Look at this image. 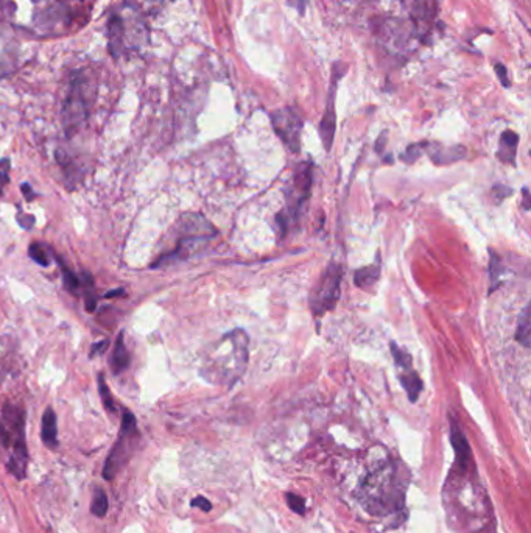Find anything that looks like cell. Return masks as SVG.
Segmentation results:
<instances>
[{
	"label": "cell",
	"instance_id": "d6986e66",
	"mask_svg": "<svg viewBox=\"0 0 531 533\" xmlns=\"http://www.w3.org/2000/svg\"><path fill=\"white\" fill-rule=\"evenodd\" d=\"M381 276V266L379 265H366L363 269H360L354 274V282L360 289H366L373 286L374 282Z\"/></svg>",
	"mask_w": 531,
	"mask_h": 533
},
{
	"label": "cell",
	"instance_id": "9a60e30c",
	"mask_svg": "<svg viewBox=\"0 0 531 533\" xmlns=\"http://www.w3.org/2000/svg\"><path fill=\"white\" fill-rule=\"evenodd\" d=\"M41 438L47 448L55 449L58 446V424H56V415L52 407L45 409L41 423Z\"/></svg>",
	"mask_w": 531,
	"mask_h": 533
},
{
	"label": "cell",
	"instance_id": "5b68a950",
	"mask_svg": "<svg viewBox=\"0 0 531 533\" xmlns=\"http://www.w3.org/2000/svg\"><path fill=\"white\" fill-rule=\"evenodd\" d=\"M175 247L170 252H165L158 256V259L150 265V269H159L173 262L186 261L192 254L198 253L199 249L217 236V230L212 223L206 220L201 214H186L176 222L175 226Z\"/></svg>",
	"mask_w": 531,
	"mask_h": 533
},
{
	"label": "cell",
	"instance_id": "8fae6325",
	"mask_svg": "<svg viewBox=\"0 0 531 533\" xmlns=\"http://www.w3.org/2000/svg\"><path fill=\"white\" fill-rule=\"evenodd\" d=\"M273 128L276 134L280 137L287 149L293 153L301 150V131H302V119L301 114L295 108H283L273 111L271 114Z\"/></svg>",
	"mask_w": 531,
	"mask_h": 533
},
{
	"label": "cell",
	"instance_id": "8d00e7d4",
	"mask_svg": "<svg viewBox=\"0 0 531 533\" xmlns=\"http://www.w3.org/2000/svg\"><path fill=\"white\" fill-rule=\"evenodd\" d=\"M106 346H108V342H106V340H103V342H99V343L92 345V348H91V357H94V355H95L97 352H99V351H104V348H106Z\"/></svg>",
	"mask_w": 531,
	"mask_h": 533
},
{
	"label": "cell",
	"instance_id": "f1b7e54d",
	"mask_svg": "<svg viewBox=\"0 0 531 533\" xmlns=\"http://www.w3.org/2000/svg\"><path fill=\"white\" fill-rule=\"evenodd\" d=\"M10 171H11V161L8 158L0 159V195H4L6 184L10 183Z\"/></svg>",
	"mask_w": 531,
	"mask_h": 533
},
{
	"label": "cell",
	"instance_id": "5bb4252c",
	"mask_svg": "<svg viewBox=\"0 0 531 533\" xmlns=\"http://www.w3.org/2000/svg\"><path fill=\"white\" fill-rule=\"evenodd\" d=\"M421 145L422 150L427 151L430 159L438 166L452 164L455 161L463 159L466 155V150L463 147H442V145L434 142H424Z\"/></svg>",
	"mask_w": 531,
	"mask_h": 533
},
{
	"label": "cell",
	"instance_id": "4316f807",
	"mask_svg": "<svg viewBox=\"0 0 531 533\" xmlns=\"http://www.w3.org/2000/svg\"><path fill=\"white\" fill-rule=\"evenodd\" d=\"M99 392H100V398H102L104 409H106L109 414H116V411H117L116 404H114V399H112V397H111L106 382H104L103 375H99Z\"/></svg>",
	"mask_w": 531,
	"mask_h": 533
},
{
	"label": "cell",
	"instance_id": "277c9868",
	"mask_svg": "<svg viewBox=\"0 0 531 533\" xmlns=\"http://www.w3.org/2000/svg\"><path fill=\"white\" fill-rule=\"evenodd\" d=\"M0 448L5 451V466L16 479L27 474L28 451L26 441V410L18 404L5 402L0 409Z\"/></svg>",
	"mask_w": 531,
	"mask_h": 533
},
{
	"label": "cell",
	"instance_id": "4dcf8cb0",
	"mask_svg": "<svg viewBox=\"0 0 531 533\" xmlns=\"http://www.w3.org/2000/svg\"><path fill=\"white\" fill-rule=\"evenodd\" d=\"M421 151H422L421 144L410 145V147L404 151V155H402V161H404V163H408V164H413L415 161L421 156Z\"/></svg>",
	"mask_w": 531,
	"mask_h": 533
},
{
	"label": "cell",
	"instance_id": "44dd1931",
	"mask_svg": "<svg viewBox=\"0 0 531 533\" xmlns=\"http://www.w3.org/2000/svg\"><path fill=\"white\" fill-rule=\"evenodd\" d=\"M56 262H58V265H60L64 289H66L69 294L77 295L78 290H80V286H82V284H80V278L69 269V265L66 262H62L61 257H56Z\"/></svg>",
	"mask_w": 531,
	"mask_h": 533
},
{
	"label": "cell",
	"instance_id": "e575fe53",
	"mask_svg": "<svg viewBox=\"0 0 531 533\" xmlns=\"http://www.w3.org/2000/svg\"><path fill=\"white\" fill-rule=\"evenodd\" d=\"M307 4H309V0H288L287 2L288 6L295 8V10L300 14H304L305 8H307Z\"/></svg>",
	"mask_w": 531,
	"mask_h": 533
},
{
	"label": "cell",
	"instance_id": "6da1fadb",
	"mask_svg": "<svg viewBox=\"0 0 531 533\" xmlns=\"http://www.w3.org/2000/svg\"><path fill=\"white\" fill-rule=\"evenodd\" d=\"M5 10L16 26L36 35L58 33L70 22L66 0H5Z\"/></svg>",
	"mask_w": 531,
	"mask_h": 533
},
{
	"label": "cell",
	"instance_id": "ac0fdd59",
	"mask_svg": "<svg viewBox=\"0 0 531 533\" xmlns=\"http://www.w3.org/2000/svg\"><path fill=\"white\" fill-rule=\"evenodd\" d=\"M399 381L404 387V390L408 394V399L412 402H416V399L420 398V394L422 392V379L416 371L412 370H405V373L399 375Z\"/></svg>",
	"mask_w": 531,
	"mask_h": 533
},
{
	"label": "cell",
	"instance_id": "d4e9b609",
	"mask_svg": "<svg viewBox=\"0 0 531 533\" xmlns=\"http://www.w3.org/2000/svg\"><path fill=\"white\" fill-rule=\"evenodd\" d=\"M108 507H109V502H108L106 492H104L102 488H95L92 502H91L92 515L97 516V518H103V516H106L108 513Z\"/></svg>",
	"mask_w": 531,
	"mask_h": 533
},
{
	"label": "cell",
	"instance_id": "484cf974",
	"mask_svg": "<svg viewBox=\"0 0 531 533\" xmlns=\"http://www.w3.org/2000/svg\"><path fill=\"white\" fill-rule=\"evenodd\" d=\"M391 348V352H393V357H394V362H396V365L400 368V370H412V355H410L405 350H402L400 346H398L396 343H391L390 345Z\"/></svg>",
	"mask_w": 531,
	"mask_h": 533
},
{
	"label": "cell",
	"instance_id": "7a4b0ae2",
	"mask_svg": "<svg viewBox=\"0 0 531 533\" xmlns=\"http://www.w3.org/2000/svg\"><path fill=\"white\" fill-rule=\"evenodd\" d=\"M248 365V335L236 329L219 340L206 355L203 373L209 381L232 385L245 373Z\"/></svg>",
	"mask_w": 531,
	"mask_h": 533
},
{
	"label": "cell",
	"instance_id": "ba28073f",
	"mask_svg": "<svg viewBox=\"0 0 531 533\" xmlns=\"http://www.w3.org/2000/svg\"><path fill=\"white\" fill-rule=\"evenodd\" d=\"M142 22L136 10L126 6L122 11H112L108 21V44L109 52L114 58H119L130 47H138L142 35Z\"/></svg>",
	"mask_w": 531,
	"mask_h": 533
},
{
	"label": "cell",
	"instance_id": "836d02e7",
	"mask_svg": "<svg viewBox=\"0 0 531 533\" xmlns=\"http://www.w3.org/2000/svg\"><path fill=\"white\" fill-rule=\"evenodd\" d=\"M190 505L192 507H197V508H199V510H203V512H211L212 510V504L209 502V500L206 497H203V496H197L195 499L192 500Z\"/></svg>",
	"mask_w": 531,
	"mask_h": 533
},
{
	"label": "cell",
	"instance_id": "603a6c76",
	"mask_svg": "<svg viewBox=\"0 0 531 533\" xmlns=\"http://www.w3.org/2000/svg\"><path fill=\"white\" fill-rule=\"evenodd\" d=\"M450 438H452V444H454V449H455L458 460L466 462V458H468L469 456V444L468 441H466L463 432L460 431V427H458L455 421H452V437Z\"/></svg>",
	"mask_w": 531,
	"mask_h": 533
},
{
	"label": "cell",
	"instance_id": "9c48e42d",
	"mask_svg": "<svg viewBox=\"0 0 531 533\" xmlns=\"http://www.w3.org/2000/svg\"><path fill=\"white\" fill-rule=\"evenodd\" d=\"M139 437H141V434L138 429L136 416L130 410H124L119 438L114 443V446H112L111 454L108 456L106 463H104V468H103L104 479L112 480L128 465L131 456L134 454L136 446H138Z\"/></svg>",
	"mask_w": 531,
	"mask_h": 533
},
{
	"label": "cell",
	"instance_id": "e0dca14e",
	"mask_svg": "<svg viewBox=\"0 0 531 533\" xmlns=\"http://www.w3.org/2000/svg\"><path fill=\"white\" fill-rule=\"evenodd\" d=\"M518 144H519V136L511 131L506 130L500 136V142H498V151L497 156L503 163H510L514 164V159H516V153H518Z\"/></svg>",
	"mask_w": 531,
	"mask_h": 533
},
{
	"label": "cell",
	"instance_id": "f546056e",
	"mask_svg": "<svg viewBox=\"0 0 531 533\" xmlns=\"http://www.w3.org/2000/svg\"><path fill=\"white\" fill-rule=\"evenodd\" d=\"M287 504L290 507V510L297 513V515H304L305 513V500L297 496V495H293V492H288L287 495Z\"/></svg>",
	"mask_w": 531,
	"mask_h": 533
},
{
	"label": "cell",
	"instance_id": "f35d334b",
	"mask_svg": "<svg viewBox=\"0 0 531 533\" xmlns=\"http://www.w3.org/2000/svg\"><path fill=\"white\" fill-rule=\"evenodd\" d=\"M530 192H528V189L527 188H524V208L527 209V211H528V209H530Z\"/></svg>",
	"mask_w": 531,
	"mask_h": 533
},
{
	"label": "cell",
	"instance_id": "4fadbf2b",
	"mask_svg": "<svg viewBox=\"0 0 531 533\" xmlns=\"http://www.w3.org/2000/svg\"><path fill=\"white\" fill-rule=\"evenodd\" d=\"M16 58H18V43L0 23V77L14 69Z\"/></svg>",
	"mask_w": 531,
	"mask_h": 533
},
{
	"label": "cell",
	"instance_id": "74e56055",
	"mask_svg": "<svg viewBox=\"0 0 531 533\" xmlns=\"http://www.w3.org/2000/svg\"><path fill=\"white\" fill-rule=\"evenodd\" d=\"M120 295H125L124 289H117V290H111L109 294L104 295V298H112V296H120Z\"/></svg>",
	"mask_w": 531,
	"mask_h": 533
},
{
	"label": "cell",
	"instance_id": "d6a6232c",
	"mask_svg": "<svg viewBox=\"0 0 531 533\" xmlns=\"http://www.w3.org/2000/svg\"><path fill=\"white\" fill-rule=\"evenodd\" d=\"M494 69L497 72V77H498V80H500L502 86L503 87H510L511 82H510V77H508V69H506L503 66V64H500V63H497L496 66H494Z\"/></svg>",
	"mask_w": 531,
	"mask_h": 533
},
{
	"label": "cell",
	"instance_id": "30bf717a",
	"mask_svg": "<svg viewBox=\"0 0 531 533\" xmlns=\"http://www.w3.org/2000/svg\"><path fill=\"white\" fill-rule=\"evenodd\" d=\"M343 266L332 262L321 274L317 286L313 287L310 295V308L317 317H323L329 311H332L341 295Z\"/></svg>",
	"mask_w": 531,
	"mask_h": 533
},
{
	"label": "cell",
	"instance_id": "cb8c5ba5",
	"mask_svg": "<svg viewBox=\"0 0 531 533\" xmlns=\"http://www.w3.org/2000/svg\"><path fill=\"white\" fill-rule=\"evenodd\" d=\"M506 273V269L503 266L500 257L496 253H491V261H489V278H491V287L489 292H493L502 282V274Z\"/></svg>",
	"mask_w": 531,
	"mask_h": 533
},
{
	"label": "cell",
	"instance_id": "52a82bcc",
	"mask_svg": "<svg viewBox=\"0 0 531 533\" xmlns=\"http://www.w3.org/2000/svg\"><path fill=\"white\" fill-rule=\"evenodd\" d=\"M313 183V167L310 163H301L295 168V172L284 188L285 201L288 209V217L279 214L278 225L283 237L288 231V225L292 220H297L304 211L305 201L310 197Z\"/></svg>",
	"mask_w": 531,
	"mask_h": 533
},
{
	"label": "cell",
	"instance_id": "d590c367",
	"mask_svg": "<svg viewBox=\"0 0 531 533\" xmlns=\"http://www.w3.org/2000/svg\"><path fill=\"white\" fill-rule=\"evenodd\" d=\"M21 189H22L23 197H26L27 201H33V200L36 198V193L33 192V189H31V185H30L28 183H23V184L21 185Z\"/></svg>",
	"mask_w": 531,
	"mask_h": 533
},
{
	"label": "cell",
	"instance_id": "1f68e13d",
	"mask_svg": "<svg viewBox=\"0 0 531 533\" xmlns=\"http://www.w3.org/2000/svg\"><path fill=\"white\" fill-rule=\"evenodd\" d=\"M16 220H18V223L22 226V228H23V230H27V231L33 228L35 223H36V220H35V217H33V215L22 214L21 209L18 211V217H16Z\"/></svg>",
	"mask_w": 531,
	"mask_h": 533
},
{
	"label": "cell",
	"instance_id": "2e32d148",
	"mask_svg": "<svg viewBox=\"0 0 531 533\" xmlns=\"http://www.w3.org/2000/svg\"><path fill=\"white\" fill-rule=\"evenodd\" d=\"M109 363H111L112 375H120L122 371H125L128 367H130V354H128V350L124 342V333H120L116 338Z\"/></svg>",
	"mask_w": 531,
	"mask_h": 533
},
{
	"label": "cell",
	"instance_id": "83f0119b",
	"mask_svg": "<svg viewBox=\"0 0 531 533\" xmlns=\"http://www.w3.org/2000/svg\"><path fill=\"white\" fill-rule=\"evenodd\" d=\"M28 254H30L31 259H33L36 264H39L41 266H48V265H50V259H48L47 252H45L44 247L41 244H38V242H33V244H30Z\"/></svg>",
	"mask_w": 531,
	"mask_h": 533
},
{
	"label": "cell",
	"instance_id": "ffe728a7",
	"mask_svg": "<svg viewBox=\"0 0 531 533\" xmlns=\"http://www.w3.org/2000/svg\"><path fill=\"white\" fill-rule=\"evenodd\" d=\"M530 334H531V317H530V306L527 304L520 312V317L518 321V330H516V340L530 348Z\"/></svg>",
	"mask_w": 531,
	"mask_h": 533
},
{
	"label": "cell",
	"instance_id": "7402d4cb",
	"mask_svg": "<svg viewBox=\"0 0 531 533\" xmlns=\"http://www.w3.org/2000/svg\"><path fill=\"white\" fill-rule=\"evenodd\" d=\"M80 289L83 290L84 296V304L87 312H94L97 308V294H95V286L92 276L89 273H83V279H80Z\"/></svg>",
	"mask_w": 531,
	"mask_h": 533
},
{
	"label": "cell",
	"instance_id": "8992f818",
	"mask_svg": "<svg viewBox=\"0 0 531 533\" xmlns=\"http://www.w3.org/2000/svg\"><path fill=\"white\" fill-rule=\"evenodd\" d=\"M95 99V82L89 70H78L72 77L69 92L62 107V124L69 136L82 126L87 117Z\"/></svg>",
	"mask_w": 531,
	"mask_h": 533
},
{
	"label": "cell",
	"instance_id": "7c38bea8",
	"mask_svg": "<svg viewBox=\"0 0 531 533\" xmlns=\"http://www.w3.org/2000/svg\"><path fill=\"white\" fill-rule=\"evenodd\" d=\"M344 75V66L341 63H335L332 68V78H331V89H329V97H327V104L324 116L319 122V136L326 151L331 150L334 136H335V95H336V87L338 82Z\"/></svg>",
	"mask_w": 531,
	"mask_h": 533
},
{
	"label": "cell",
	"instance_id": "3957f363",
	"mask_svg": "<svg viewBox=\"0 0 531 533\" xmlns=\"http://www.w3.org/2000/svg\"><path fill=\"white\" fill-rule=\"evenodd\" d=\"M394 466L383 448L371 451L368 458V474L358 491L360 504L371 515H385L393 507Z\"/></svg>",
	"mask_w": 531,
	"mask_h": 533
}]
</instances>
